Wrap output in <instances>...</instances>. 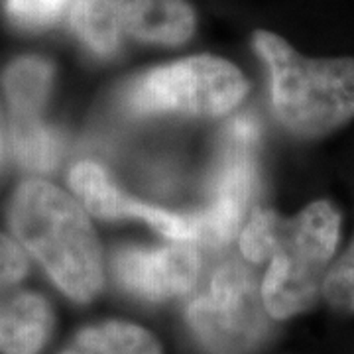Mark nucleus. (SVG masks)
<instances>
[{
    "label": "nucleus",
    "instance_id": "f257e3e1",
    "mask_svg": "<svg viewBox=\"0 0 354 354\" xmlns=\"http://www.w3.org/2000/svg\"><path fill=\"white\" fill-rule=\"evenodd\" d=\"M339 236L341 213L329 201L311 203L291 218L254 209L241 232V250L254 264L268 260L262 279L268 315L290 319L315 305Z\"/></svg>",
    "mask_w": 354,
    "mask_h": 354
},
{
    "label": "nucleus",
    "instance_id": "f03ea898",
    "mask_svg": "<svg viewBox=\"0 0 354 354\" xmlns=\"http://www.w3.org/2000/svg\"><path fill=\"white\" fill-rule=\"evenodd\" d=\"M8 223L16 241L69 299L87 304L101 291V244L73 197L41 179L24 181L10 201Z\"/></svg>",
    "mask_w": 354,
    "mask_h": 354
},
{
    "label": "nucleus",
    "instance_id": "7ed1b4c3",
    "mask_svg": "<svg viewBox=\"0 0 354 354\" xmlns=\"http://www.w3.org/2000/svg\"><path fill=\"white\" fill-rule=\"evenodd\" d=\"M270 71L272 106L288 132L319 138L354 118V59H307L272 32L254 34Z\"/></svg>",
    "mask_w": 354,
    "mask_h": 354
},
{
    "label": "nucleus",
    "instance_id": "20e7f679",
    "mask_svg": "<svg viewBox=\"0 0 354 354\" xmlns=\"http://www.w3.org/2000/svg\"><path fill=\"white\" fill-rule=\"evenodd\" d=\"M248 91L232 64L213 55H195L152 69L124 91L132 114L221 116L239 106Z\"/></svg>",
    "mask_w": 354,
    "mask_h": 354
},
{
    "label": "nucleus",
    "instance_id": "39448f33",
    "mask_svg": "<svg viewBox=\"0 0 354 354\" xmlns=\"http://www.w3.org/2000/svg\"><path fill=\"white\" fill-rule=\"evenodd\" d=\"M266 313L262 286L242 262L230 260L191 299L187 323L207 353L248 354L264 339Z\"/></svg>",
    "mask_w": 354,
    "mask_h": 354
},
{
    "label": "nucleus",
    "instance_id": "423d86ee",
    "mask_svg": "<svg viewBox=\"0 0 354 354\" xmlns=\"http://www.w3.org/2000/svg\"><path fill=\"white\" fill-rule=\"evenodd\" d=\"M69 24L88 50L109 57L127 38L160 46L187 41L195 12L187 0H75Z\"/></svg>",
    "mask_w": 354,
    "mask_h": 354
},
{
    "label": "nucleus",
    "instance_id": "0eeeda50",
    "mask_svg": "<svg viewBox=\"0 0 354 354\" xmlns=\"http://www.w3.org/2000/svg\"><path fill=\"white\" fill-rule=\"evenodd\" d=\"M256 144L258 124L254 118L241 116L228 124L221 160L211 183L209 203L203 211L193 215L197 227V244L216 248L236 236L256 183Z\"/></svg>",
    "mask_w": 354,
    "mask_h": 354
},
{
    "label": "nucleus",
    "instance_id": "6e6552de",
    "mask_svg": "<svg viewBox=\"0 0 354 354\" xmlns=\"http://www.w3.org/2000/svg\"><path fill=\"white\" fill-rule=\"evenodd\" d=\"M118 283L142 299L162 301L189 293L201 270L193 242H174L162 248H122L113 260Z\"/></svg>",
    "mask_w": 354,
    "mask_h": 354
},
{
    "label": "nucleus",
    "instance_id": "1a4fd4ad",
    "mask_svg": "<svg viewBox=\"0 0 354 354\" xmlns=\"http://www.w3.org/2000/svg\"><path fill=\"white\" fill-rule=\"evenodd\" d=\"M69 185L88 213L101 218H142L158 232L177 242L197 244V227L193 215H176L152 205L136 201L118 189L101 165L81 162L69 174Z\"/></svg>",
    "mask_w": 354,
    "mask_h": 354
},
{
    "label": "nucleus",
    "instance_id": "9d476101",
    "mask_svg": "<svg viewBox=\"0 0 354 354\" xmlns=\"http://www.w3.org/2000/svg\"><path fill=\"white\" fill-rule=\"evenodd\" d=\"M53 329L46 297L22 290L0 291V353L36 354Z\"/></svg>",
    "mask_w": 354,
    "mask_h": 354
},
{
    "label": "nucleus",
    "instance_id": "9b49d317",
    "mask_svg": "<svg viewBox=\"0 0 354 354\" xmlns=\"http://www.w3.org/2000/svg\"><path fill=\"white\" fill-rule=\"evenodd\" d=\"M64 354H162L152 333L124 321H106L83 329Z\"/></svg>",
    "mask_w": 354,
    "mask_h": 354
},
{
    "label": "nucleus",
    "instance_id": "f8f14e48",
    "mask_svg": "<svg viewBox=\"0 0 354 354\" xmlns=\"http://www.w3.org/2000/svg\"><path fill=\"white\" fill-rule=\"evenodd\" d=\"M53 69L41 57H20L2 75V88L12 116H41L48 101Z\"/></svg>",
    "mask_w": 354,
    "mask_h": 354
},
{
    "label": "nucleus",
    "instance_id": "ddd939ff",
    "mask_svg": "<svg viewBox=\"0 0 354 354\" xmlns=\"http://www.w3.org/2000/svg\"><path fill=\"white\" fill-rule=\"evenodd\" d=\"M10 146L16 162L36 174L51 171L62 158V136L41 116H12Z\"/></svg>",
    "mask_w": 354,
    "mask_h": 354
},
{
    "label": "nucleus",
    "instance_id": "4468645a",
    "mask_svg": "<svg viewBox=\"0 0 354 354\" xmlns=\"http://www.w3.org/2000/svg\"><path fill=\"white\" fill-rule=\"evenodd\" d=\"M75 0H4V10L14 24L41 30L55 24Z\"/></svg>",
    "mask_w": 354,
    "mask_h": 354
},
{
    "label": "nucleus",
    "instance_id": "2eb2a0df",
    "mask_svg": "<svg viewBox=\"0 0 354 354\" xmlns=\"http://www.w3.org/2000/svg\"><path fill=\"white\" fill-rule=\"evenodd\" d=\"M323 295L335 309L354 313V236L341 258L330 264Z\"/></svg>",
    "mask_w": 354,
    "mask_h": 354
},
{
    "label": "nucleus",
    "instance_id": "dca6fc26",
    "mask_svg": "<svg viewBox=\"0 0 354 354\" xmlns=\"http://www.w3.org/2000/svg\"><path fill=\"white\" fill-rule=\"evenodd\" d=\"M28 268L24 246L0 234V291L14 290L28 276Z\"/></svg>",
    "mask_w": 354,
    "mask_h": 354
},
{
    "label": "nucleus",
    "instance_id": "f3484780",
    "mask_svg": "<svg viewBox=\"0 0 354 354\" xmlns=\"http://www.w3.org/2000/svg\"><path fill=\"white\" fill-rule=\"evenodd\" d=\"M4 162V138H2V130H0V167Z\"/></svg>",
    "mask_w": 354,
    "mask_h": 354
}]
</instances>
